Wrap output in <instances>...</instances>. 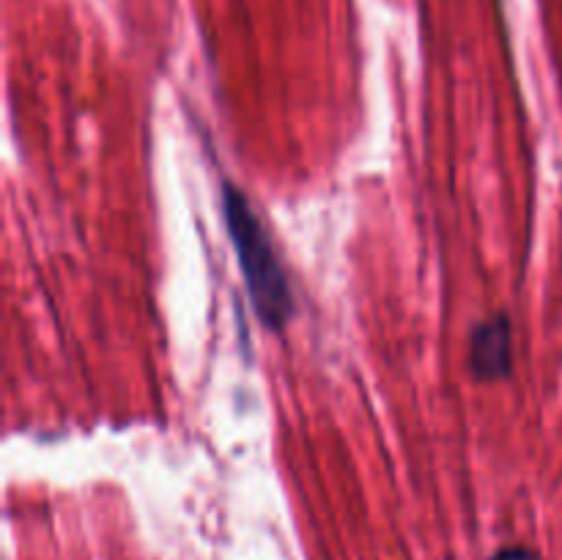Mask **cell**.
<instances>
[{"mask_svg": "<svg viewBox=\"0 0 562 560\" xmlns=\"http://www.w3.org/2000/svg\"><path fill=\"white\" fill-rule=\"evenodd\" d=\"M223 212L231 242H234L236 256H239L241 275H245L247 294H250L263 324L280 329L294 316V294H291L283 261L274 250L256 206L239 187L225 184Z\"/></svg>", "mask_w": 562, "mask_h": 560, "instance_id": "obj_1", "label": "cell"}, {"mask_svg": "<svg viewBox=\"0 0 562 560\" xmlns=\"http://www.w3.org/2000/svg\"><path fill=\"white\" fill-rule=\"evenodd\" d=\"M470 366L481 382H499L514 366V335L508 316L481 322L470 340Z\"/></svg>", "mask_w": 562, "mask_h": 560, "instance_id": "obj_2", "label": "cell"}, {"mask_svg": "<svg viewBox=\"0 0 562 560\" xmlns=\"http://www.w3.org/2000/svg\"><path fill=\"white\" fill-rule=\"evenodd\" d=\"M492 560H543V558L527 547H505L499 549Z\"/></svg>", "mask_w": 562, "mask_h": 560, "instance_id": "obj_3", "label": "cell"}]
</instances>
